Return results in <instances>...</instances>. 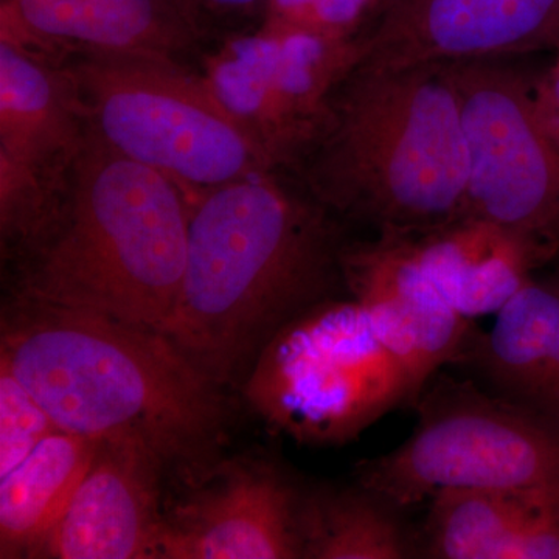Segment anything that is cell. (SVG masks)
Masks as SVG:
<instances>
[{"instance_id":"1","label":"cell","mask_w":559,"mask_h":559,"mask_svg":"<svg viewBox=\"0 0 559 559\" xmlns=\"http://www.w3.org/2000/svg\"><path fill=\"white\" fill-rule=\"evenodd\" d=\"M336 216L286 171H260L191 205L178 307L164 334L218 385L344 278Z\"/></svg>"},{"instance_id":"2","label":"cell","mask_w":559,"mask_h":559,"mask_svg":"<svg viewBox=\"0 0 559 559\" xmlns=\"http://www.w3.org/2000/svg\"><path fill=\"white\" fill-rule=\"evenodd\" d=\"M0 347V364L61 430L139 441L194 479L218 465L227 417L219 385L160 331L13 297Z\"/></svg>"},{"instance_id":"3","label":"cell","mask_w":559,"mask_h":559,"mask_svg":"<svg viewBox=\"0 0 559 559\" xmlns=\"http://www.w3.org/2000/svg\"><path fill=\"white\" fill-rule=\"evenodd\" d=\"M286 173L331 215L378 235L425 234L466 216L465 134L441 64L355 66Z\"/></svg>"},{"instance_id":"4","label":"cell","mask_w":559,"mask_h":559,"mask_svg":"<svg viewBox=\"0 0 559 559\" xmlns=\"http://www.w3.org/2000/svg\"><path fill=\"white\" fill-rule=\"evenodd\" d=\"M191 200L87 127L60 204L17 255L14 296L164 333L186 271Z\"/></svg>"},{"instance_id":"5","label":"cell","mask_w":559,"mask_h":559,"mask_svg":"<svg viewBox=\"0 0 559 559\" xmlns=\"http://www.w3.org/2000/svg\"><path fill=\"white\" fill-rule=\"evenodd\" d=\"M87 127L110 150L179 183L191 200L272 171L202 73L153 57L61 62Z\"/></svg>"},{"instance_id":"6","label":"cell","mask_w":559,"mask_h":559,"mask_svg":"<svg viewBox=\"0 0 559 559\" xmlns=\"http://www.w3.org/2000/svg\"><path fill=\"white\" fill-rule=\"evenodd\" d=\"M414 406L409 439L359 465L360 487L395 509L448 488L559 489V425L547 415L447 374Z\"/></svg>"},{"instance_id":"7","label":"cell","mask_w":559,"mask_h":559,"mask_svg":"<svg viewBox=\"0 0 559 559\" xmlns=\"http://www.w3.org/2000/svg\"><path fill=\"white\" fill-rule=\"evenodd\" d=\"M260 403L299 439L345 441L399 404L409 374L355 299L322 301L290 320L263 352Z\"/></svg>"},{"instance_id":"8","label":"cell","mask_w":559,"mask_h":559,"mask_svg":"<svg viewBox=\"0 0 559 559\" xmlns=\"http://www.w3.org/2000/svg\"><path fill=\"white\" fill-rule=\"evenodd\" d=\"M457 94L468 156L466 216L503 227L559 260V145L533 80L507 60L441 64Z\"/></svg>"},{"instance_id":"9","label":"cell","mask_w":559,"mask_h":559,"mask_svg":"<svg viewBox=\"0 0 559 559\" xmlns=\"http://www.w3.org/2000/svg\"><path fill=\"white\" fill-rule=\"evenodd\" d=\"M360 50V36L329 40L238 33L204 57L201 73L270 170L289 171Z\"/></svg>"},{"instance_id":"10","label":"cell","mask_w":559,"mask_h":559,"mask_svg":"<svg viewBox=\"0 0 559 559\" xmlns=\"http://www.w3.org/2000/svg\"><path fill=\"white\" fill-rule=\"evenodd\" d=\"M86 135L64 69L0 39L3 255H20L46 229Z\"/></svg>"},{"instance_id":"11","label":"cell","mask_w":559,"mask_h":559,"mask_svg":"<svg viewBox=\"0 0 559 559\" xmlns=\"http://www.w3.org/2000/svg\"><path fill=\"white\" fill-rule=\"evenodd\" d=\"M356 66L400 70L509 60L559 44V0H392L360 35Z\"/></svg>"},{"instance_id":"12","label":"cell","mask_w":559,"mask_h":559,"mask_svg":"<svg viewBox=\"0 0 559 559\" xmlns=\"http://www.w3.org/2000/svg\"><path fill=\"white\" fill-rule=\"evenodd\" d=\"M342 264L353 299L409 374L412 404L441 367L474 359L480 334L473 320L444 299L406 237L347 246Z\"/></svg>"},{"instance_id":"13","label":"cell","mask_w":559,"mask_h":559,"mask_svg":"<svg viewBox=\"0 0 559 559\" xmlns=\"http://www.w3.org/2000/svg\"><path fill=\"white\" fill-rule=\"evenodd\" d=\"M207 476V487L164 516L157 559L304 558L301 495L277 471L229 462Z\"/></svg>"},{"instance_id":"14","label":"cell","mask_w":559,"mask_h":559,"mask_svg":"<svg viewBox=\"0 0 559 559\" xmlns=\"http://www.w3.org/2000/svg\"><path fill=\"white\" fill-rule=\"evenodd\" d=\"M205 36L175 0H0V39L55 64L86 55L183 62Z\"/></svg>"},{"instance_id":"15","label":"cell","mask_w":559,"mask_h":559,"mask_svg":"<svg viewBox=\"0 0 559 559\" xmlns=\"http://www.w3.org/2000/svg\"><path fill=\"white\" fill-rule=\"evenodd\" d=\"M165 468L159 455L139 441L100 440L90 471L36 558H156Z\"/></svg>"},{"instance_id":"16","label":"cell","mask_w":559,"mask_h":559,"mask_svg":"<svg viewBox=\"0 0 559 559\" xmlns=\"http://www.w3.org/2000/svg\"><path fill=\"white\" fill-rule=\"evenodd\" d=\"M406 238L444 299L471 320L498 312L536 271L558 261L549 249L474 216Z\"/></svg>"},{"instance_id":"17","label":"cell","mask_w":559,"mask_h":559,"mask_svg":"<svg viewBox=\"0 0 559 559\" xmlns=\"http://www.w3.org/2000/svg\"><path fill=\"white\" fill-rule=\"evenodd\" d=\"M100 440L53 433L0 481V557L36 558L86 476Z\"/></svg>"},{"instance_id":"18","label":"cell","mask_w":559,"mask_h":559,"mask_svg":"<svg viewBox=\"0 0 559 559\" xmlns=\"http://www.w3.org/2000/svg\"><path fill=\"white\" fill-rule=\"evenodd\" d=\"M558 330L559 274L530 278L496 312L473 360L500 395L536 409Z\"/></svg>"},{"instance_id":"19","label":"cell","mask_w":559,"mask_h":559,"mask_svg":"<svg viewBox=\"0 0 559 559\" xmlns=\"http://www.w3.org/2000/svg\"><path fill=\"white\" fill-rule=\"evenodd\" d=\"M395 510L360 485L358 489H322L301 496L299 532L304 558L412 557V540Z\"/></svg>"},{"instance_id":"20","label":"cell","mask_w":559,"mask_h":559,"mask_svg":"<svg viewBox=\"0 0 559 559\" xmlns=\"http://www.w3.org/2000/svg\"><path fill=\"white\" fill-rule=\"evenodd\" d=\"M538 489L448 488L430 498L426 557L502 559Z\"/></svg>"},{"instance_id":"21","label":"cell","mask_w":559,"mask_h":559,"mask_svg":"<svg viewBox=\"0 0 559 559\" xmlns=\"http://www.w3.org/2000/svg\"><path fill=\"white\" fill-rule=\"evenodd\" d=\"M370 14V0H267L259 31L348 40L362 35Z\"/></svg>"},{"instance_id":"22","label":"cell","mask_w":559,"mask_h":559,"mask_svg":"<svg viewBox=\"0 0 559 559\" xmlns=\"http://www.w3.org/2000/svg\"><path fill=\"white\" fill-rule=\"evenodd\" d=\"M60 430L31 390L0 364V476Z\"/></svg>"},{"instance_id":"23","label":"cell","mask_w":559,"mask_h":559,"mask_svg":"<svg viewBox=\"0 0 559 559\" xmlns=\"http://www.w3.org/2000/svg\"><path fill=\"white\" fill-rule=\"evenodd\" d=\"M207 35L218 28L242 24L250 17H263L267 0H175Z\"/></svg>"},{"instance_id":"24","label":"cell","mask_w":559,"mask_h":559,"mask_svg":"<svg viewBox=\"0 0 559 559\" xmlns=\"http://www.w3.org/2000/svg\"><path fill=\"white\" fill-rule=\"evenodd\" d=\"M555 60L546 73L533 80V91L540 119L559 145V44L555 47Z\"/></svg>"},{"instance_id":"25","label":"cell","mask_w":559,"mask_h":559,"mask_svg":"<svg viewBox=\"0 0 559 559\" xmlns=\"http://www.w3.org/2000/svg\"><path fill=\"white\" fill-rule=\"evenodd\" d=\"M536 411L547 415L559 425V330L549 364H547L546 374H544L543 385H540Z\"/></svg>"},{"instance_id":"26","label":"cell","mask_w":559,"mask_h":559,"mask_svg":"<svg viewBox=\"0 0 559 559\" xmlns=\"http://www.w3.org/2000/svg\"><path fill=\"white\" fill-rule=\"evenodd\" d=\"M389 2H392V0H370L371 3V14H370V21L374 20V17L378 16V14L381 13V10L384 9L385 5H388Z\"/></svg>"}]
</instances>
